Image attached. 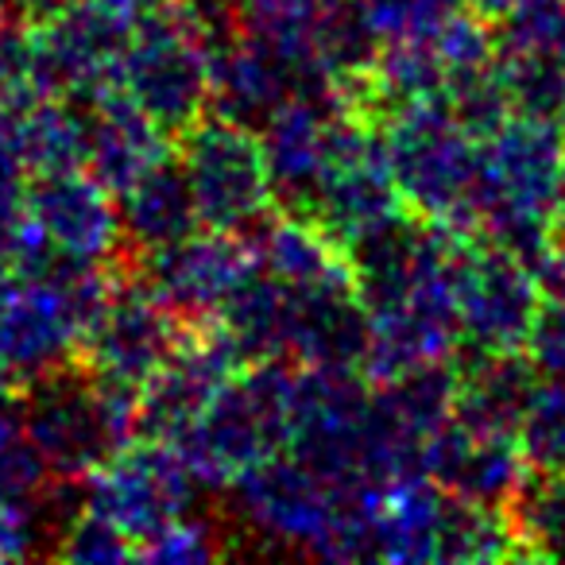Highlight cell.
<instances>
[{
  "mask_svg": "<svg viewBox=\"0 0 565 565\" xmlns=\"http://www.w3.org/2000/svg\"><path fill=\"white\" fill-rule=\"evenodd\" d=\"M376 492H345L322 480L295 454H275L252 465L233 484L236 515L267 550L361 562L372 554V503Z\"/></svg>",
  "mask_w": 565,
  "mask_h": 565,
  "instance_id": "obj_1",
  "label": "cell"
},
{
  "mask_svg": "<svg viewBox=\"0 0 565 565\" xmlns=\"http://www.w3.org/2000/svg\"><path fill=\"white\" fill-rule=\"evenodd\" d=\"M565 174V128L511 113L480 140L477 236L526 267L554 244V205Z\"/></svg>",
  "mask_w": 565,
  "mask_h": 565,
  "instance_id": "obj_2",
  "label": "cell"
},
{
  "mask_svg": "<svg viewBox=\"0 0 565 565\" xmlns=\"http://www.w3.org/2000/svg\"><path fill=\"white\" fill-rule=\"evenodd\" d=\"M295 392H299L295 361L244 364L213 395L210 407L167 446L179 449L198 484L233 488L252 465L287 449L295 423Z\"/></svg>",
  "mask_w": 565,
  "mask_h": 565,
  "instance_id": "obj_3",
  "label": "cell"
},
{
  "mask_svg": "<svg viewBox=\"0 0 565 565\" xmlns=\"http://www.w3.org/2000/svg\"><path fill=\"white\" fill-rule=\"evenodd\" d=\"M376 128L403 205L423 221L477 236L480 140L454 117L446 97L403 105Z\"/></svg>",
  "mask_w": 565,
  "mask_h": 565,
  "instance_id": "obj_4",
  "label": "cell"
},
{
  "mask_svg": "<svg viewBox=\"0 0 565 565\" xmlns=\"http://www.w3.org/2000/svg\"><path fill=\"white\" fill-rule=\"evenodd\" d=\"M136 403L140 392L94 376L82 361L43 372L17 392L28 438L55 480H86L117 449L140 438Z\"/></svg>",
  "mask_w": 565,
  "mask_h": 565,
  "instance_id": "obj_5",
  "label": "cell"
},
{
  "mask_svg": "<svg viewBox=\"0 0 565 565\" xmlns=\"http://www.w3.org/2000/svg\"><path fill=\"white\" fill-rule=\"evenodd\" d=\"M210 24L190 0H174L128 32L117 86L171 140L210 113Z\"/></svg>",
  "mask_w": 565,
  "mask_h": 565,
  "instance_id": "obj_6",
  "label": "cell"
},
{
  "mask_svg": "<svg viewBox=\"0 0 565 565\" xmlns=\"http://www.w3.org/2000/svg\"><path fill=\"white\" fill-rule=\"evenodd\" d=\"M179 163L186 171L198 217L205 228L248 233L275 210L271 179L259 132L217 113H205L179 136Z\"/></svg>",
  "mask_w": 565,
  "mask_h": 565,
  "instance_id": "obj_7",
  "label": "cell"
},
{
  "mask_svg": "<svg viewBox=\"0 0 565 565\" xmlns=\"http://www.w3.org/2000/svg\"><path fill=\"white\" fill-rule=\"evenodd\" d=\"M461 349L472 353H519L542 307L534 271L508 248L465 236L454 264Z\"/></svg>",
  "mask_w": 565,
  "mask_h": 565,
  "instance_id": "obj_8",
  "label": "cell"
},
{
  "mask_svg": "<svg viewBox=\"0 0 565 565\" xmlns=\"http://www.w3.org/2000/svg\"><path fill=\"white\" fill-rule=\"evenodd\" d=\"M82 484H86V508L113 519L140 550L174 519L190 515L198 480L190 477L174 446L159 438H132Z\"/></svg>",
  "mask_w": 565,
  "mask_h": 565,
  "instance_id": "obj_9",
  "label": "cell"
},
{
  "mask_svg": "<svg viewBox=\"0 0 565 565\" xmlns=\"http://www.w3.org/2000/svg\"><path fill=\"white\" fill-rule=\"evenodd\" d=\"M128 32L102 0H78L58 17L28 24V82L40 97L89 102L117 86Z\"/></svg>",
  "mask_w": 565,
  "mask_h": 565,
  "instance_id": "obj_10",
  "label": "cell"
},
{
  "mask_svg": "<svg viewBox=\"0 0 565 565\" xmlns=\"http://www.w3.org/2000/svg\"><path fill=\"white\" fill-rule=\"evenodd\" d=\"M186 330L190 326L136 275V267H120L109 302L82 338L78 361L94 376L140 392Z\"/></svg>",
  "mask_w": 565,
  "mask_h": 565,
  "instance_id": "obj_11",
  "label": "cell"
},
{
  "mask_svg": "<svg viewBox=\"0 0 565 565\" xmlns=\"http://www.w3.org/2000/svg\"><path fill=\"white\" fill-rule=\"evenodd\" d=\"M256 267L252 248L241 233L194 228L163 248L140 252L136 275L174 310L186 326H210L228 295Z\"/></svg>",
  "mask_w": 565,
  "mask_h": 565,
  "instance_id": "obj_12",
  "label": "cell"
},
{
  "mask_svg": "<svg viewBox=\"0 0 565 565\" xmlns=\"http://www.w3.org/2000/svg\"><path fill=\"white\" fill-rule=\"evenodd\" d=\"M241 369L244 361L213 326H190L179 349L140 387L136 403L140 438L174 441Z\"/></svg>",
  "mask_w": 565,
  "mask_h": 565,
  "instance_id": "obj_13",
  "label": "cell"
},
{
  "mask_svg": "<svg viewBox=\"0 0 565 565\" xmlns=\"http://www.w3.org/2000/svg\"><path fill=\"white\" fill-rule=\"evenodd\" d=\"M24 205L35 228L47 236V244L63 259L117 264V256L128 252L117 194H109L86 167L32 174L24 190Z\"/></svg>",
  "mask_w": 565,
  "mask_h": 565,
  "instance_id": "obj_14",
  "label": "cell"
},
{
  "mask_svg": "<svg viewBox=\"0 0 565 565\" xmlns=\"http://www.w3.org/2000/svg\"><path fill=\"white\" fill-rule=\"evenodd\" d=\"M82 333L86 326L55 275H17L0 302V356L20 384L78 361Z\"/></svg>",
  "mask_w": 565,
  "mask_h": 565,
  "instance_id": "obj_15",
  "label": "cell"
},
{
  "mask_svg": "<svg viewBox=\"0 0 565 565\" xmlns=\"http://www.w3.org/2000/svg\"><path fill=\"white\" fill-rule=\"evenodd\" d=\"M345 97H326V102L291 97L259 128L275 210L295 213V217L310 213L315 190L322 182L326 163H330L333 136H338V120L345 113Z\"/></svg>",
  "mask_w": 565,
  "mask_h": 565,
  "instance_id": "obj_16",
  "label": "cell"
},
{
  "mask_svg": "<svg viewBox=\"0 0 565 565\" xmlns=\"http://www.w3.org/2000/svg\"><path fill=\"white\" fill-rule=\"evenodd\" d=\"M291 291L287 361L302 369H361L369 349V307L356 291V275H333Z\"/></svg>",
  "mask_w": 565,
  "mask_h": 565,
  "instance_id": "obj_17",
  "label": "cell"
},
{
  "mask_svg": "<svg viewBox=\"0 0 565 565\" xmlns=\"http://www.w3.org/2000/svg\"><path fill=\"white\" fill-rule=\"evenodd\" d=\"M423 469L441 492L457 495V500L508 508V500L515 495L531 461H526L519 434L472 430V426H461L457 418H449L426 441Z\"/></svg>",
  "mask_w": 565,
  "mask_h": 565,
  "instance_id": "obj_18",
  "label": "cell"
},
{
  "mask_svg": "<svg viewBox=\"0 0 565 565\" xmlns=\"http://www.w3.org/2000/svg\"><path fill=\"white\" fill-rule=\"evenodd\" d=\"M299 97L291 66L244 32L213 35L210 43V113L236 125L264 128L282 105Z\"/></svg>",
  "mask_w": 565,
  "mask_h": 565,
  "instance_id": "obj_19",
  "label": "cell"
},
{
  "mask_svg": "<svg viewBox=\"0 0 565 565\" xmlns=\"http://www.w3.org/2000/svg\"><path fill=\"white\" fill-rule=\"evenodd\" d=\"M89 140H86V171L102 182L109 194L132 186L143 171L171 156V136L132 102L120 86H105L86 102Z\"/></svg>",
  "mask_w": 565,
  "mask_h": 565,
  "instance_id": "obj_20",
  "label": "cell"
},
{
  "mask_svg": "<svg viewBox=\"0 0 565 565\" xmlns=\"http://www.w3.org/2000/svg\"><path fill=\"white\" fill-rule=\"evenodd\" d=\"M461 361L457 369V395H454V418L472 430H492V434H519L531 407L534 392H539L542 376L526 353H472V349H457Z\"/></svg>",
  "mask_w": 565,
  "mask_h": 565,
  "instance_id": "obj_21",
  "label": "cell"
},
{
  "mask_svg": "<svg viewBox=\"0 0 565 565\" xmlns=\"http://www.w3.org/2000/svg\"><path fill=\"white\" fill-rule=\"evenodd\" d=\"M449 492L430 477H403L376 492L372 503V554L384 562H438L441 515Z\"/></svg>",
  "mask_w": 565,
  "mask_h": 565,
  "instance_id": "obj_22",
  "label": "cell"
},
{
  "mask_svg": "<svg viewBox=\"0 0 565 565\" xmlns=\"http://www.w3.org/2000/svg\"><path fill=\"white\" fill-rule=\"evenodd\" d=\"M117 210H120V225H125V248L132 256L163 248V244L202 228L186 171H182V163L174 156L159 159L132 186L120 190Z\"/></svg>",
  "mask_w": 565,
  "mask_h": 565,
  "instance_id": "obj_23",
  "label": "cell"
},
{
  "mask_svg": "<svg viewBox=\"0 0 565 565\" xmlns=\"http://www.w3.org/2000/svg\"><path fill=\"white\" fill-rule=\"evenodd\" d=\"M89 113L86 102L74 97H32L28 105L12 109V143L32 174H55L86 167Z\"/></svg>",
  "mask_w": 565,
  "mask_h": 565,
  "instance_id": "obj_24",
  "label": "cell"
},
{
  "mask_svg": "<svg viewBox=\"0 0 565 565\" xmlns=\"http://www.w3.org/2000/svg\"><path fill=\"white\" fill-rule=\"evenodd\" d=\"M508 523L519 542V557L565 562V469L531 465L508 500Z\"/></svg>",
  "mask_w": 565,
  "mask_h": 565,
  "instance_id": "obj_25",
  "label": "cell"
},
{
  "mask_svg": "<svg viewBox=\"0 0 565 565\" xmlns=\"http://www.w3.org/2000/svg\"><path fill=\"white\" fill-rule=\"evenodd\" d=\"M503 557H519L508 508L449 495L446 515H441L438 562H503Z\"/></svg>",
  "mask_w": 565,
  "mask_h": 565,
  "instance_id": "obj_26",
  "label": "cell"
},
{
  "mask_svg": "<svg viewBox=\"0 0 565 565\" xmlns=\"http://www.w3.org/2000/svg\"><path fill=\"white\" fill-rule=\"evenodd\" d=\"M495 71L508 89L511 113L565 128V58L495 55Z\"/></svg>",
  "mask_w": 565,
  "mask_h": 565,
  "instance_id": "obj_27",
  "label": "cell"
},
{
  "mask_svg": "<svg viewBox=\"0 0 565 565\" xmlns=\"http://www.w3.org/2000/svg\"><path fill=\"white\" fill-rule=\"evenodd\" d=\"M51 469L40 457L35 441L28 438V426L20 418L17 399L0 403V500L40 503L51 488Z\"/></svg>",
  "mask_w": 565,
  "mask_h": 565,
  "instance_id": "obj_28",
  "label": "cell"
},
{
  "mask_svg": "<svg viewBox=\"0 0 565 565\" xmlns=\"http://www.w3.org/2000/svg\"><path fill=\"white\" fill-rule=\"evenodd\" d=\"M492 32L495 55L565 58V0H519Z\"/></svg>",
  "mask_w": 565,
  "mask_h": 565,
  "instance_id": "obj_29",
  "label": "cell"
},
{
  "mask_svg": "<svg viewBox=\"0 0 565 565\" xmlns=\"http://www.w3.org/2000/svg\"><path fill=\"white\" fill-rule=\"evenodd\" d=\"M465 0H364L369 24L384 43H434Z\"/></svg>",
  "mask_w": 565,
  "mask_h": 565,
  "instance_id": "obj_30",
  "label": "cell"
},
{
  "mask_svg": "<svg viewBox=\"0 0 565 565\" xmlns=\"http://www.w3.org/2000/svg\"><path fill=\"white\" fill-rule=\"evenodd\" d=\"M55 557H63V562L109 565V562H136L140 550H136V542L128 539L113 519H105L102 511H94V508H82L78 515L58 531Z\"/></svg>",
  "mask_w": 565,
  "mask_h": 565,
  "instance_id": "obj_31",
  "label": "cell"
},
{
  "mask_svg": "<svg viewBox=\"0 0 565 565\" xmlns=\"http://www.w3.org/2000/svg\"><path fill=\"white\" fill-rule=\"evenodd\" d=\"M228 550L225 534L217 531V523L210 519H198V515H182L174 519L171 526L148 539L140 546L143 562H159V565H202L213 562Z\"/></svg>",
  "mask_w": 565,
  "mask_h": 565,
  "instance_id": "obj_32",
  "label": "cell"
},
{
  "mask_svg": "<svg viewBox=\"0 0 565 565\" xmlns=\"http://www.w3.org/2000/svg\"><path fill=\"white\" fill-rule=\"evenodd\" d=\"M523 353L542 380L565 376V299H542Z\"/></svg>",
  "mask_w": 565,
  "mask_h": 565,
  "instance_id": "obj_33",
  "label": "cell"
},
{
  "mask_svg": "<svg viewBox=\"0 0 565 565\" xmlns=\"http://www.w3.org/2000/svg\"><path fill=\"white\" fill-rule=\"evenodd\" d=\"M40 539V508L35 503L0 500V562H20Z\"/></svg>",
  "mask_w": 565,
  "mask_h": 565,
  "instance_id": "obj_34",
  "label": "cell"
},
{
  "mask_svg": "<svg viewBox=\"0 0 565 565\" xmlns=\"http://www.w3.org/2000/svg\"><path fill=\"white\" fill-rule=\"evenodd\" d=\"M102 4L125 28H136V24H143V20L159 17V12H167L174 4V0H102Z\"/></svg>",
  "mask_w": 565,
  "mask_h": 565,
  "instance_id": "obj_35",
  "label": "cell"
},
{
  "mask_svg": "<svg viewBox=\"0 0 565 565\" xmlns=\"http://www.w3.org/2000/svg\"><path fill=\"white\" fill-rule=\"evenodd\" d=\"M515 4H519V0H465V9L477 12V17H484L488 24H495L500 17H508Z\"/></svg>",
  "mask_w": 565,
  "mask_h": 565,
  "instance_id": "obj_36",
  "label": "cell"
},
{
  "mask_svg": "<svg viewBox=\"0 0 565 565\" xmlns=\"http://www.w3.org/2000/svg\"><path fill=\"white\" fill-rule=\"evenodd\" d=\"M17 392H20L17 372H12V369H9V361L0 356V403H12V399H17Z\"/></svg>",
  "mask_w": 565,
  "mask_h": 565,
  "instance_id": "obj_37",
  "label": "cell"
},
{
  "mask_svg": "<svg viewBox=\"0 0 565 565\" xmlns=\"http://www.w3.org/2000/svg\"><path fill=\"white\" fill-rule=\"evenodd\" d=\"M554 244L565 248V174H562V190H557V205H554Z\"/></svg>",
  "mask_w": 565,
  "mask_h": 565,
  "instance_id": "obj_38",
  "label": "cell"
},
{
  "mask_svg": "<svg viewBox=\"0 0 565 565\" xmlns=\"http://www.w3.org/2000/svg\"><path fill=\"white\" fill-rule=\"evenodd\" d=\"M198 9H236V0H190Z\"/></svg>",
  "mask_w": 565,
  "mask_h": 565,
  "instance_id": "obj_39",
  "label": "cell"
},
{
  "mask_svg": "<svg viewBox=\"0 0 565 565\" xmlns=\"http://www.w3.org/2000/svg\"><path fill=\"white\" fill-rule=\"evenodd\" d=\"M4 9H9V0H0V28L9 24V20H4Z\"/></svg>",
  "mask_w": 565,
  "mask_h": 565,
  "instance_id": "obj_40",
  "label": "cell"
}]
</instances>
